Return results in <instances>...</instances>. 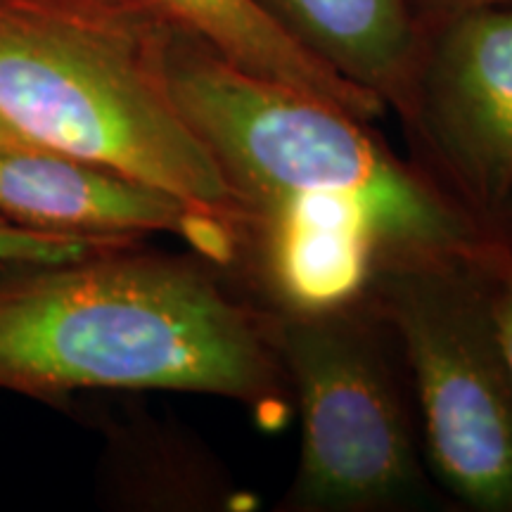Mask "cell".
<instances>
[{"mask_svg": "<svg viewBox=\"0 0 512 512\" xmlns=\"http://www.w3.org/2000/svg\"><path fill=\"white\" fill-rule=\"evenodd\" d=\"M271 330L190 256L136 242L0 264V389L60 401L83 389L211 394L278 408Z\"/></svg>", "mask_w": 512, "mask_h": 512, "instance_id": "6da1fadb", "label": "cell"}, {"mask_svg": "<svg viewBox=\"0 0 512 512\" xmlns=\"http://www.w3.org/2000/svg\"><path fill=\"white\" fill-rule=\"evenodd\" d=\"M176 105L216 159L252 223L280 211H332L366 221L384 264L486 259L505 245L458 197L441 192L370 131L316 95L249 74L171 29Z\"/></svg>", "mask_w": 512, "mask_h": 512, "instance_id": "7a4b0ae2", "label": "cell"}, {"mask_svg": "<svg viewBox=\"0 0 512 512\" xmlns=\"http://www.w3.org/2000/svg\"><path fill=\"white\" fill-rule=\"evenodd\" d=\"M171 29L126 0H0V124L249 228L178 110Z\"/></svg>", "mask_w": 512, "mask_h": 512, "instance_id": "3957f363", "label": "cell"}, {"mask_svg": "<svg viewBox=\"0 0 512 512\" xmlns=\"http://www.w3.org/2000/svg\"><path fill=\"white\" fill-rule=\"evenodd\" d=\"M505 249L387 264L370 280L411 368L430 467L482 512H512V373L491 309Z\"/></svg>", "mask_w": 512, "mask_h": 512, "instance_id": "277c9868", "label": "cell"}, {"mask_svg": "<svg viewBox=\"0 0 512 512\" xmlns=\"http://www.w3.org/2000/svg\"><path fill=\"white\" fill-rule=\"evenodd\" d=\"M302 439L285 508L368 512L420 501L422 463L399 382L349 306L285 311L271 328Z\"/></svg>", "mask_w": 512, "mask_h": 512, "instance_id": "5b68a950", "label": "cell"}, {"mask_svg": "<svg viewBox=\"0 0 512 512\" xmlns=\"http://www.w3.org/2000/svg\"><path fill=\"white\" fill-rule=\"evenodd\" d=\"M413 126L458 200L503 240L512 230V3L432 19Z\"/></svg>", "mask_w": 512, "mask_h": 512, "instance_id": "8992f818", "label": "cell"}, {"mask_svg": "<svg viewBox=\"0 0 512 512\" xmlns=\"http://www.w3.org/2000/svg\"><path fill=\"white\" fill-rule=\"evenodd\" d=\"M0 216L43 233L138 240L174 233L214 266H230L247 230L107 166L38 145L0 150Z\"/></svg>", "mask_w": 512, "mask_h": 512, "instance_id": "52a82bcc", "label": "cell"}, {"mask_svg": "<svg viewBox=\"0 0 512 512\" xmlns=\"http://www.w3.org/2000/svg\"><path fill=\"white\" fill-rule=\"evenodd\" d=\"M339 76L413 124L427 31L411 0H254Z\"/></svg>", "mask_w": 512, "mask_h": 512, "instance_id": "ba28073f", "label": "cell"}, {"mask_svg": "<svg viewBox=\"0 0 512 512\" xmlns=\"http://www.w3.org/2000/svg\"><path fill=\"white\" fill-rule=\"evenodd\" d=\"M164 27L207 43L228 62L268 81L316 95L373 124L387 112L375 93L356 86L285 34L254 0H126Z\"/></svg>", "mask_w": 512, "mask_h": 512, "instance_id": "9c48e42d", "label": "cell"}, {"mask_svg": "<svg viewBox=\"0 0 512 512\" xmlns=\"http://www.w3.org/2000/svg\"><path fill=\"white\" fill-rule=\"evenodd\" d=\"M136 240H93L72 235L43 233L27 226H17L0 216V264L3 261H60L95 252L112 245H126Z\"/></svg>", "mask_w": 512, "mask_h": 512, "instance_id": "30bf717a", "label": "cell"}, {"mask_svg": "<svg viewBox=\"0 0 512 512\" xmlns=\"http://www.w3.org/2000/svg\"><path fill=\"white\" fill-rule=\"evenodd\" d=\"M491 309H494V320L498 339L508 361L512 373V249L508 247L501 259L496 261L494 268V287H491Z\"/></svg>", "mask_w": 512, "mask_h": 512, "instance_id": "8fae6325", "label": "cell"}, {"mask_svg": "<svg viewBox=\"0 0 512 512\" xmlns=\"http://www.w3.org/2000/svg\"><path fill=\"white\" fill-rule=\"evenodd\" d=\"M415 12L422 19H439L444 15H451V12L475 8V5H486V3H512V0H411Z\"/></svg>", "mask_w": 512, "mask_h": 512, "instance_id": "7c38bea8", "label": "cell"}, {"mask_svg": "<svg viewBox=\"0 0 512 512\" xmlns=\"http://www.w3.org/2000/svg\"><path fill=\"white\" fill-rule=\"evenodd\" d=\"M19 145H29V143H24V140L17 138L8 126L0 124V150H5V147H19Z\"/></svg>", "mask_w": 512, "mask_h": 512, "instance_id": "4fadbf2b", "label": "cell"}]
</instances>
